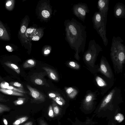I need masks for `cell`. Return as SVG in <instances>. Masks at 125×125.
Masks as SVG:
<instances>
[{
    "mask_svg": "<svg viewBox=\"0 0 125 125\" xmlns=\"http://www.w3.org/2000/svg\"><path fill=\"white\" fill-rule=\"evenodd\" d=\"M102 51V48L93 40L90 42L88 49L83 56L86 68L94 74L99 73V65L96 64L95 62L99 53Z\"/></svg>",
    "mask_w": 125,
    "mask_h": 125,
    "instance_id": "1",
    "label": "cell"
},
{
    "mask_svg": "<svg viewBox=\"0 0 125 125\" xmlns=\"http://www.w3.org/2000/svg\"><path fill=\"white\" fill-rule=\"evenodd\" d=\"M111 49L110 56L115 73H122L125 62V51L123 46L117 42L113 43Z\"/></svg>",
    "mask_w": 125,
    "mask_h": 125,
    "instance_id": "2",
    "label": "cell"
},
{
    "mask_svg": "<svg viewBox=\"0 0 125 125\" xmlns=\"http://www.w3.org/2000/svg\"><path fill=\"white\" fill-rule=\"evenodd\" d=\"M94 75V82L99 90V93L103 95L113 86L114 81L97 73Z\"/></svg>",
    "mask_w": 125,
    "mask_h": 125,
    "instance_id": "3",
    "label": "cell"
},
{
    "mask_svg": "<svg viewBox=\"0 0 125 125\" xmlns=\"http://www.w3.org/2000/svg\"><path fill=\"white\" fill-rule=\"evenodd\" d=\"M99 73L107 78L114 80V75L111 67L104 56H102L99 65Z\"/></svg>",
    "mask_w": 125,
    "mask_h": 125,
    "instance_id": "4",
    "label": "cell"
},
{
    "mask_svg": "<svg viewBox=\"0 0 125 125\" xmlns=\"http://www.w3.org/2000/svg\"><path fill=\"white\" fill-rule=\"evenodd\" d=\"M27 86L30 92L31 95L34 99L41 101L44 100V96L39 91L29 85H27Z\"/></svg>",
    "mask_w": 125,
    "mask_h": 125,
    "instance_id": "5",
    "label": "cell"
},
{
    "mask_svg": "<svg viewBox=\"0 0 125 125\" xmlns=\"http://www.w3.org/2000/svg\"><path fill=\"white\" fill-rule=\"evenodd\" d=\"M0 39L5 40H10V38L7 31L0 20Z\"/></svg>",
    "mask_w": 125,
    "mask_h": 125,
    "instance_id": "6",
    "label": "cell"
},
{
    "mask_svg": "<svg viewBox=\"0 0 125 125\" xmlns=\"http://www.w3.org/2000/svg\"><path fill=\"white\" fill-rule=\"evenodd\" d=\"M42 68L46 71L49 77L55 81L58 80L57 75L53 70L47 67H43Z\"/></svg>",
    "mask_w": 125,
    "mask_h": 125,
    "instance_id": "7",
    "label": "cell"
},
{
    "mask_svg": "<svg viewBox=\"0 0 125 125\" xmlns=\"http://www.w3.org/2000/svg\"><path fill=\"white\" fill-rule=\"evenodd\" d=\"M0 92L8 95L19 96H23L24 95L23 93L6 89L0 88Z\"/></svg>",
    "mask_w": 125,
    "mask_h": 125,
    "instance_id": "8",
    "label": "cell"
},
{
    "mask_svg": "<svg viewBox=\"0 0 125 125\" xmlns=\"http://www.w3.org/2000/svg\"><path fill=\"white\" fill-rule=\"evenodd\" d=\"M66 92L68 96L71 99L74 98L79 93L78 89L71 87L67 88Z\"/></svg>",
    "mask_w": 125,
    "mask_h": 125,
    "instance_id": "9",
    "label": "cell"
},
{
    "mask_svg": "<svg viewBox=\"0 0 125 125\" xmlns=\"http://www.w3.org/2000/svg\"><path fill=\"white\" fill-rule=\"evenodd\" d=\"M4 64L6 66L13 69L17 73L19 74L20 72V68L14 63L9 62H5Z\"/></svg>",
    "mask_w": 125,
    "mask_h": 125,
    "instance_id": "10",
    "label": "cell"
},
{
    "mask_svg": "<svg viewBox=\"0 0 125 125\" xmlns=\"http://www.w3.org/2000/svg\"><path fill=\"white\" fill-rule=\"evenodd\" d=\"M36 62L32 59H29L27 60L24 63L23 67L25 68H31L35 66Z\"/></svg>",
    "mask_w": 125,
    "mask_h": 125,
    "instance_id": "11",
    "label": "cell"
},
{
    "mask_svg": "<svg viewBox=\"0 0 125 125\" xmlns=\"http://www.w3.org/2000/svg\"><path fill=\"white\" fill-rule=\"evenodd\" d=\"M68 66L71 68L76 70H79L81 68L80 65L74 61H71L68 63Z\"/></svg>",
    "mask_w": 125,
    "mask_h": 125,
    "instance_id": "12",
    "label": "cell"
},
{
    "mask_svg": "<svg viewBox=\"0 0 125 125\" xmlns=\"http://www.w3.org/2000/svg\"><path fill=\"white\" fill-rule=\"evenodd\" d=\"M4 89H6L12 90L23 94L26 93V92L23 89L16 88L10 85H9V84H8Z\"/></svg>",
    "mask_w": 125,
    "mask_h": 125,
    "instance_id": "13",
    "label": "cell"
},
{
    "mask_svg": "<svg viewBox=\"0 0 125 125\" xmlns=\"http://www.w3.org/2000/svg\"><path fill=\"white\" fill-rule=\"evenodd\" d=\"M15 0H9L7 1L5 4L6 9L8 10H11L14 7Z\"/></svg>",
    "mask_w": 125,
    "mask_h": 125,
    "instance_id": "14",
    "label": "cell"
},
{
    "mask_svg": "<svg viewBox=\"0 0 125 125\" xmlns=\"http://www.w3.org/2000/svg\"><path fill=\"white\" fill-rule=\"evenodd\" d=\"M53 100L59 105L62 106L64 104L65 101L61 96H58L55 98H52Z\"/></svg>",
    "mask_w": 125,
    "mask_h": 125,
    "instance_id": "15",
    "label": "cell"
},
{
    "mask_svg": "<svg viewBox=\"0 0 125 125\" xmlns=\"http://www.w3.org/2000/svg\"><path fill=\"white\" fill-rule=\"evenodd\" d=\"M28 118V117L26 116L20 118L13 122L12 125H19L25 122Z\"/></svg>",
    "mask_w": 125,
    "mask_h": 125,
    "instance_id": "16",
    "label": "cell"
},
{
    "mask_svg": "<svg viewBox=\"0 0 125 125\" xmlns=\"http://www.w3.org/2000/svg\"><path fill=\"white\" fill-rule=\"evenodd\" d=\"M52 106L54 115L56 116L58 115L59 114L60 112V109L59 107L54 102H53Z\"/></svg>",
    "mask_w": 125,
    "mask_h": 125,
    "instance_id": "17",
    "label": "cell"
},
{
    "mask_svg": "<svg viewBox=\"0 0 125 125\" xmlns=\"http://www.w3.org/2000/svg\"><path fill=\"white\" fill-rule=\"evenodd\" d=\"M25 99L24 98H18L17 100L14 101L13 103L16 105H21L23 104Z\"/></svg>",
    "mask_w": 125,
    "mask_h": 125,
    "instance_id": "18",
    "label": "cell"
},
{
    "mask_svg": "<svg viewBox=\"0 0 125 125\" xmlns=\"http://www.w3.org/2000/svg\"><path fill=\"white\" fill-rule=\"evenodd\" d=\"M115 120L119 122H121L124 119V117L123 115L119 113L117 114L115 117Z\"/></svg>",
    "mask_w": 125,
    "mask_h": 125,
    "instance_id": "19",
    "label": "cell"
},
{
    "mask_svg": "<svg viewBox=\"0 0 125 125\" xmlns=\"http://www.w3.org/2000/svg\"><path fill=\"white\" fill-rule=\"evenodd\" d=\"M10 110V108L7 106L0 104V113L5 111H8Z\"/></svg>",
    "mask_w": 125,
    "mask_h": 125,
    "instance_id": "20",
    "label": "cell"
},
{
    "mask_svg": "<svg viewBox=\"0 0 125 125\" xmlns=\"http://www.w3.org/2000/svg\"><path fill=\"white\" fill-rule=\"evenodd\" d=\"M10 85L17 87L18 88L23 89L22 85L20 83L17 82H12L10 83Z\"/></svg>",
    "mask_w": 125,
    "mask_h": 125,
    "instance_id": "21",
    "label": "cell"
},
{
    "mask_svg": "<svg viewBox=\"0 0 125 125\" xmlns=\"http://www.w3.org/2000/svg\"><path fill=\"white\" fill-rule=\"evenodd\" d=\"M48 114L49 116L51 118L55 116L52 106L51 105L49 107Z\"/></svg>",
    "mask_w": 125,
    "mask_h": 125,
    "instance_id": "22",
    "label": "cell"
},
{
    "mask_svg": "<svg viewBox=\"0 0 125 125\" xmlns=\"http://www.w3.org/2000/svg\"><path fill=\"white\" fill-rule=\"evenodd\" d=\"M26 25L24 24V23L21 26L20 29V32L21 34L23 35L25 32L26 30Z\"/></svg>",
    "mask_w": 125,
    "mask_h": 125,
    "instance_id": "23",
    "label": "cell"
},
{
    "mask_svg": "<svg viewBox=\"0 0 125 125\" xmlns=\"http://www.w3.org/2000/svg\"><path fill=\"white\" fill-rule=\"evenodd\" d=\"M42 16L45 18H48L49 17L50 14L49 12L46 10H43L42 12Z\"/></svg>",
    "mask_w": 125,
    "mask_h": 125,
    "instance_id": "24",
    "label": "cell"
},
{
    "mask_svg": "<svg viewBox=\"0 0 125 125\" xmlns=\"http://www.w3.org/2000/svg\"><path fill=\"white\" fill-rule=\"evenodd\" d=\"M77 10L78 12L81 15L85 16L86 15V12L83 8L81 7H79L78 8Z\"/></svg>",
    "mask_w": 125,
    "mask_h": 125,
    "instance_id": "25",
    "label": "cell"
},
{
    "mask_svg": "<svg viewBox=\"0 0 125 125\" xmlns=\"http://www.w3.org/2000/svg\"><path fill=\"white\" fill-rule=\"evenodd\" d=\"M98 5L100 8H103L105 5V3L104 1L103 0H100L98 2Z\"/></svg>",
    "mask_w": 125,
    "mask_h": 125,
    "instance_id": "26",
    "label": "cell"
},
{
    "mask_svg": "<svg viewBox=\"0 0 125 125\" xmlns=\"http://www.w3.org/2000/svg\"><path fill=\"white\" fill-rule=\"evenodd\" d=\"M95 18L96 21L98 22H100L101 19L100 14L99 13H97L96 14Z\"/></svg>",
    "mask_w": 125,
    "mask_h": 125,
    "instance_id": "27",
    "label": "cell"
},
{
    "mask_svg": "<svg viewBox=\"0 0 125 125\" xmlns=\"http://www.w3.org/2000/svg\"><path fill=\"white\" fill-rule=\"evenodd\" d=\"M35 83L39 85H42L43 83L42 81L39 79H36L34 81Z\"/></svg>",
    "mask_w": 125,
    "mask_h": 125,
    "instance_id": "28",
    "label": "cell"
},
{
    "mask_svg": "<svg viewBox=\"0 0 125 125\" xmlns=\"http://www.w3.org/2000/svg\"><path fill=\"white\" fill-rule=\"evenodd\" d=\"M122 12V9L119 8H118L116 10L115 13L117 16H119L121 14Z\"/></svg>",
    "mask_w": 125,
    "mask_h": 125,
    "instance_id": "29",
    "label": "cell"
},
{
    "mask_svg": "<svg viewBox=\"0 0 125 125\" xmlns=\"http://www.w3.org/2000/svg\"><path fill=\"white\" fill-rule=\"evenodd\" d=\"M49 97L52 98H54L57 96V95L54 93H50L49 94Z\"/></svg>",
    "mask_w": 125,
    "mask_h": 125,
    "instance_id": "30",
    "label": "cell"
},
{
    "mask_svg": "<svg viewBox=\"0 0 125 125\" xmlns=\"http://www.w3.org/2000/svg\"><path fill=\"white\" fill-rule=\"evenodd\" d=\"M8 101V100H6L4 98V97L2 96L1 94H0V102H6Z\"/></svg>",
    "mask_w": 125,
    "mask_h": 125,
    "instance_id": "31",
    "label": "cell"
},
{
    "mask_svg": "<svg viewBox=\"0 0 125 125\" xmlns=\"http://www.w3.org/2000/svg\"><path fill=\"white\" fill-rule=\"evenodd\" d=\"M6 48L8 51L9 52H12L13 51L12 48L9 45H7L6 46Z\"/></svg>",
    "mask_w": 125,
    "mask_h": 125,
    "instance_id": "32",
    "label": "cell"
},
{
    "mask_svg": "<svg viewBox=\"0 0 125 125\" xmlns=\"http://www.w3.org/2000/svg\"><path fill=\"white\" fill-rule=\"evenodd\" d=\"M40 39V37L38 36H35L33 37L32 38V40L34 41L38 40Z\"/></svg>",
    "mask_w": 125,
    "mask_h": 125,
    "instance_id": "33",
    "label": "cell"
},
{
    "mask_svg": "<svg viewBox=\"0 0 125 125\" xmlns=\"http://www.w3.org/2000/svg\"><path fill=\"white\" fill-rule=\"evenodd\" d=\"M39 123L40 125H47L46 123L42 119L40 120Z\"/></svg>",
    "mask_w": 125,
    "mask_h": 125,
    "instance_id": "34",
    "label": "cell"
},
{
    "mask_svg": "<svg viewBox=\"0 0 125 125\" xmlns=\"http://www.w3.org/2000/svg\"><path fill=\"white\" fill-rule=\"evenodd\" d=\"M33 30L31 28H29L27 29L26 31L28 33H31L33 32Z\"/></svg>",
    "mask_w": 125,
    "mask_h": 125,
    "instance_id": "35",
    "label": "cell"
},
{
    "mask_svg": "<svg viewBox=\"0 0 125 125\" xmlns=\"http://www.w3.org/2000/svg\"><path fill=\"white\" fill-rule=\"evenodd\" d=\"M50 52V51L49 49H47L44 51V54L45 55H47L49 54Z\"/></svg>",
    "mask_w": 125,
    "mask_h": 125,
    "instance_id": "36",
    "label": "cell"
},
{
    "mask_svg": "<svg viewBox=\"0 0 125 125\" xmlns=\"http://www.w3.org/2000/svg\"><path fill=\"white\" fill-rule=\"evenodd\" d=\"M3 121L5 125H8V123L7 120L5 118H3Z\"/></svg>",
    "mask_w": 125,
    "mask_h": 125,
    "instance_id": "37",
    "label": "cell"
},
{
    "mask_svg": "<svg viewBox=\"0 0 125 125\" xmlns=\"http://www.w3.org/2000/svg\"><path fill=\"white\" fill-rule=\"evenodd\" d=\"M33 123L32 122H29L25 123L23 125H32Z\"/></svg>",
    "mask_w": 125,
    "mask_h": 125,
    "instance_id": "38",
    "label": "cell"
},
{
    "mask_svg": "<svg viewBox=\"0 0 125 125\" xmlns=\"http://www.w3.org/2000/svg\"><path fill=\"white\" fill-rule=\"evenodd\" d=\"M4 80L1 77H0V82Z\"/></svg>",
    "mask_w": 125,
    "mask_h": 125,
    "instance_id": "39",
    "label": "cell"
}]
</instances>
